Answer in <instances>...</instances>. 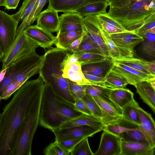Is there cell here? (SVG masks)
I'll use <instances>...</instances> for the list:
<instances>
[{
	"label": "cell",
	"instance_id": "cell-43",
	"mask_svg": "<svg viewBox=\"0 0 155 155\" xmlns=\"http://www.w3.org/2000/svg\"><path fill=\"white\" fill-rule=\"evenodd\" d=\"M43 153L45 155H68L58 142L56 140L46 147L43 151Z\"/></svg>",
	"mask_w": 155,
	"mask_h": 155
},
{
	"label": "cell",
	"instance_id": "cell-47",
	"mask_svg": "<svg viewBox=\"0 0 155 155\" xmlns=\"http://www.w3.org/2000/svg\"><path fill=\"white\" fill-rule=\"evenodd\" d=\"M155 27V13L147 18L144 24L136 32V33L142 36L145 35L151 28Z\"/></svg>",
	"mask_w": 155,
	"mask_h": 155
},
{
	"label": "cell",
	"instance_id": "cell-5",
	"mask_svg": "<svg viewBox=\"0 0 155 155\" xmlns=\"http://www.w3.org/2000/svg\"><path fill=\"white\" fill-rule=\"evenodd\" d=\"M155 1L138 0L124 8H110L107 13L126 29L155 13Z\"/></svg>",
	"mask_w": 155,
	"mask_h": 155
},
{
	"label": "cell",
	"instance_id": "cell-22",
	"mask_svg": "<svg viewBox=\"0 0 155 155\" xmlns=\"http://www.w3.org/2000/svg\"><path fill=\"white\" fill-rule=\"evenodd\" d=\"M84 125L103 129L104 127L101 118L93 115L81 113L79 116L64 122L61 124L59 128L62 129Z\"/></svg>",
	"mask_w": 155,
	"mask_h": 155
},
{
	"label": "cell",
	"instance_id": "cell-4",
	"mask_svg": "<svg viewBox=\"0 0 155 155\" xmlns=\"http://www.w3.org/2000/svg\"><path fill=\"white\" fill-rule=\"evenodd\" d=\"M45 84L39 90L25 115L19 130L12 155H31L33 138L39 124Z\"/></svg>",
	"mask_w": 155,
	"mask_h": 155
},
{
	"label": "cell",
	"instance_id": "cell-54",
	"mask_svg": "<svg viewBox=\"0 0 155 155\" xmlns=\"http://www.w3.org/2000/svg\"><path fill=\"white\" fill-rule=\"evenodd\" d=\"M7 68H6L3 69H2L0 71V83L3 80L5 73H6Z\"/></svg>",
	"mask_w": 155,
	"mask_h": 155
},
{
	"label": "cell",
	"instance_id": "cell-45",
	"mask_svg": "<svg viewBox=\"0 0 155 155\" xmlns=\"http://www.w3.org/2000/svg\"><path fill=\"white\" fill-rule=\"evenodd\" d=\"M25 82L15 81L8 85L1 96V100H6L18 90Z\"/></svg>",
	"mask_w": 155,
	"mask_h": 155
},
{
	"label": "cell",
	"instance_id": "cell-40",
	"mask_svg": "<svg viewBox=\"0 0 155 155\" xmlns=\"http://www.w3.org/2000/svg\"><path fill=\"white\" fill-rule=\"evenodd\" d=\"M88 137L80 141L71 152V155H94L90 147Z\"/></svg>",
	"mask_w": 155,
	"mask_h": 155
},
{
	"label": "cell",
	"instance_id": "cell-26",
	"mask_svg": "<svg viewBox=\"0 0 155 155\" xmlns=\"http://www.w3.org/2000/svg\"><path fill=\"white\" fill-rule=\"evenodd\" d=\"M135 87L137 93L143 102L148 105L155 113V90L147 81L139 83Z\"/></svg>",
	"mask_w": 155,
	"mask_h": 155
},
{
	"label": "cell",
	"instance_id": "cell-21",
	"mask_svg": "<svg viewBox=\"0 0 155 155\" xmlns=\"http://www.w3.org/2000/svg\"><path fill=\"white\" fill-rule=\"evenodd\" d=\"M105 0H48V8L58 12H71L87 4Z\"/></svg>",
	"mask_w": 155,
	"mask_h": 155
},
{
	"label": "cell",
	"instance_id": "cell-60",
	"mask_svg": "<svg viewBox=\"0 0 155 155\" xmlns=\"http://www.w3.org/2000/svg\"></svg>",
	"mask_w": 155,
	"mask_h": 155
},
{
	"label": "cell",
	"instance_id": "cell-11",
	"mask_svg": "<svg viewBox=\"0 0 155 155\" xmlns=\"http://www.w3.org/2000/svg\"><path fill=\"white\" fill-rule=\"evenodd\" d=\"M103 128L88 125L75 126L60 129L53 132L55 136V140L58 142L80 137H88L103 130Z\"/></svg>",
	"mask_w": 155,
	"mask_h": 155
},
{
	"label": "cell",
	"instance_id": "cell-58",
	"mask_svg": "<svg viewBox=\"0 0 155 155\" xmlns=\"http://www.w3.org/2000/svg\"><path fill=\"white\" fill-rule=\"evenodd\" d=\"M137 0H129V5H130V4L133 2L136 1H137Z\"/></svg>",
	"mask_w": 155,
	"mask_h": 155
},
{
	"label": "cell",
	"instance_id": "cell-25",
	"mask_svg": "<svg viewBox=\"0 0 155 155\" xmlns=\"http://www.w3.org/2000/svg\"><path fill=\"white\" fill-rule=\"evenodd\" d=\"M109 5L106 0H100L85 5L72 12L78 13L83 18L89 15H95L107 13Z\"/></svg>",
	"mask_w": 155,
	"mask_h": 155
},
{
	"label": "cell",
	"instance_id": "cell-52",
	"mask_svg": "<svg viewBox=\"0 0 155 155\" xmlns=\"http://www.w3.org/2000/svg\"><path fill=\"white\" fill-rule=\"evenodd\" d=\"M83 38V34L81 37L74 41L66 50L73 52L80 45Z\"/></svg>",
	"mask_w": 155,
	"mask_h": 155
},
{
	"label": "cell",
	"instance_id": "cell-32",
	"mask_svg": "<svg viewBox=\"0 0 155 155\" xmlns=\"http://www.w3.org/2000/svg\"><path fill=\"white\" fill-rule=\"evenodd\" d=\"M111 90L100 85H88L86 88L85 94L93 97H99L116 106L110 97V94Z\"/></svg>",
	"mask_w": 155,
	"mask_h": 155
},
{
	"label": "cell",
	"instance_id": "cell-15",
	"mask_svg": "<svg viewBox=\"0 0 155 155\" xmlns=\"http://www.w3.org/2000/svg\"><path fill=\"white\" fill-rule=\"evenodd\" d=\"M83 18L76 12H64L59 16V25L57 34L72 31L83 32Z\"/></svg>",
	"mask_w": 155,
	"mask_h": 155
},
{
	"label": "cell",
	"instance_id": "cell-39",
	"mask_svg": "<svg viewBox=\"0 0 155 155\" xmlns=\"http://www.w3.org/2000/svg\"><path fill=\"white\" fill-rule=\"evenodd\" d=\"M119 136L121 139L129 141L148 143L145 137L139 130H134L123 132Z\"/></svg>",
	"mask_w": 155,
	"mask_h": 155
},
{
	"label": "cell",
	"instance_id": "cell-53",
	"mask_svg": "<svg viewBox=\"0 0 155 155\" xmlns=\"http://www.w3.org/2000/svg\"><path fill=\"white\" fill-rule=\"evenodd\" d=\"M20 0H5V8L8 9H15Z\"/></svg>",
	"mask_w": 155,
	"mask_h": 155
},
{
	"label": "cell",
	"instance_id": "cell-19",
	"mask_svg": "<svg viewBox=\"0 0 155 155\" xmlns=\"http://www.w3.org/2000/svg\"><path fill=\"white\" fill-rule=\"evenodd\" d=\"M121 139L120 155H154V148L148 143Z\"/></svg>",
	"mask_w": 155,
	"mask_h": 155
},
{
	"label": "cell",
	"instance_id": "cell-24",
	"mask_svg": "<svg viewBox=\"0 0 155 155\" xmlns=\"http://www.w3.org/2000/svg\"><path fill=\"white\" fill-rule=\"evenodd\" d=\"M134 130H139V125L125 119L122 117L105 126L103 130L119 136L121 133Z\"/></svg>",
	"mask_w": 155,
	"mask_h": 155
},
{
	"label": "cell",
	"instance_id": "cell-13",
	"mask_svg": "<svg viewBox=\"0 0 155 155\" xmlns=\"http://www.w3.org/2000/svg\"><path fill=\"white\" fill-rule=\"evenodd\" d=\"M121 143L119 136L104 131L98 148L94 155H120Z\"/></svg>",
	"mask_w": 155,
	"mask_h": 155
},
{
	"label": "cell",
	"instance_id": "cell-23",
	"mask_svg": "<svg viewBox=\"0 0 155 155\" xmlns=\"http://www.w3.org/2000/svg\"><path fill=\"white\" fill-rule=\"evenodd\" d=\"M95 16L101 29L109 34L127 31L119 23L110 17L107 13Z\"/></svg>",
	"mask_w": 155,
	"mask_h": 155
},
{
	"label": "cell",
	"instance_id": "cell-20",
	"mask_svg": "<svg viewBox=\"0 0 155 155\" xmlns=\"http://www.w3.org/2000/svg\"><path fill=\"white\" fill-rule=\"evenodd\" d=\"M93 97L100 108L101 120L104 126L122 117L121 110L115 105L99 97Z\"/></svg>",
	"mask_w": 155,
	"mask_h": 155
},
{
	"label": "cell",
	"instance_id": "cell-18",
	"mask_svg": "<svg viewBox=\"0 0 155 155\" xmlns=\"http://www.w3.org/2000/svg\"><path fill=\"white\" fill-rule=\"evenodd\" d=\"M114 64V60L107 56L96 62L82 65V70L83 73L105 78Z\"/></svg>",
	"mask_w": 155,
	"mask_h": 155
},
{
	"label": "cell",
	"instance_id": "cell-34",
	"mask_svg": "<svg viewBox=\"0 0 155 155\" xmlns=\"http://www.w3.org/2000/svg\"><path fill=\"white\" fill-rule=\"evenodd\" d=\"M105 78L104 87L111 89L124 88L128 84L125 79L111 71Z\"/></svg>",
	"mask_w": 155,
	"mask_h": 155
},
{
	"label": "cell",
	"instance_id": "cell-42",
	"mask_svg": "<svg viewBox=\"0 0 155 155\" xmlns=\"http://www.w3.org/2000/svg\"><path fill=\"white\" fill-rule=\"evenodd\" d=\"M81 99L86 104L93 115L101 118L102 113L100 108L92 96L85 94Z\"/></svg>",
	"mask_w": 155,
	"mask_h": 155
},
{
	"label": "cell",
	"instance_id": "cell-48",
	"mask_svg": "<svg viewBox=\"0 0 155 155\" xmlns=\"http://www.w3.org/2000/svg\"><path fill=\"white\" fill-rule=\"evenodd\" d=\"M74 105L76 110L81 113L92 115L86 104L81 99L74 98Z\"/></svg>",
	"mask_w": 155,
	"mask_h": 155
},
{
	"label": "cell",
	"instance_id": "cell-46",
	"mask_svg": "<svg viewBox=\"0 0 155 155\" xmlns=\"http://www.w3.org/2000/svg\"><path fill=\"white\" fill-rule=\"evenodd\" d=\"M86 138L80 137L59 142L58 143L62 148L69 155L75 146L80 141Z\"/></svg>",
	"mask_w": 155,
	"mask_h": 155
},
{
	"label": "cell",
	"instance_id": "cell-31",
	"mask_svg": "<svg viewBox=\"0 0 155 155\" xmlns=\"http://www.w3.org/2000/svg\"><path fill=\"white\" fill-rule=\"evenodd\" d=\"M48 0H37L35 7L28 17L17 28L16 37L23 32L26 28L36 20L37 18Z\"/></svg>",
	"mask_w": 155,
	"mask_h": 155
},
{
	"label": "cell",
	"instance_id": "cell-16",
	"mask_svg": "<svg viewBox=\"0 0 155 155\" xmlns=\"http://www.w3.org/2000/svg\"><path fill=\"white\" fill-rule=\"evenodd\" d=\"M140 123V130L145 137L149 146L155 147V123L151 114L139 107L138 109Z\"/></svg>",
	"mask_w": 155,
	"mask_h": 155
},
{
	"label": "cell",
	"instance_id": "cell-38",
	"mask_svg": "<svg viewBox=\"0 0 155 155\" xmlns=\"http://www.w3.org/2000/svg\"><path fill=\"white\" fill-rule=\"evenodd\" d=\"M114 61L124 64L136 70L153 76L142 65L141 62V59L133 58H121Z\"/></svg>",
	"mask_w": 155,
	"mask_h": 155
},
{
	"label": "cell",
	"instance_id": "cell-6",
	"mask_svg": "<svg viewBox=\"0 0 155 155\" xmlns=\"http://www.w3.org/2000/svg\"><path fill=\"white\" fill-rule=\"evenodd\" d=\"M39 46L23 32L16 37L6 53L1 59L2 69L8 67L18 59L35 51Z\"/></svg>",
	"mask_w": 155,
	"mask_h": 155
},
{
	"label": "cell",
	"instance_id": "cell-2",
	"mask_svg": "<svg viewBox=\"0 0 155 155\" xmlns=\"http://www.w3.org/2000/svg\"><path fill=\"white\" fill-rule=\"evenodd\" d=\"M81 114L75 110L73 103L56 94L45 83L39 124L41 127L53 132L64 122Z\"/></svg>",
	"mask_w": 155,
	"mask_h": 155
},
{
	"label": "cell",
	"instance_id": "cell-57",
	"mask_svg": "<svg viewBox=\"0 0 155 155\" xmlns=\"http://www.w3.org/2000/svg\"><path fill=\"white\" fill-rule=\"evenodd\" d=\"M4 57V55L2 51L1 48L0 46V59L1 60Z\"/></svg>",
	"mask_w": 155,
	"mask_h": 155
},
{
	"label": "cell",
	"instance_id": "cell-36",
	"mask_svg": "<svg viewBox=\"0 0 155 155\" xmlns=\"http://www.w3.org/2000/svg\"><path fill=\"white\" fill-rule=\"evenodd\" d=\"M101 35L107 48L109 53V56L113 60L120 58L118 50L111 39L109 34L101 28L100 29Z\"/></svg>",
	"mask_w": 155,
	"mask_h": 155
},
{
	"label": "cell",
	"instance_id": "cell-41",
	"mask_svg": "<svg viewBox=\"0 0 155 155\" xmlns=\"http://www.w3.org/2000/svg\"><path fill=\"white\" fill-rule=\"evenodd\" d=\"M75 53L77 54L78 57V62L81 65L96 62L107 57L101 54L89 53Z\"/></svg>",
	"mask_w": 155,
	"mask_h": 155
},
{
	"label": "cell",
	"instance_id": "cell-8",
	"mask_svg": "<svg viewBox=\"0 0 155 155\" xmlns=\"http://www.w3.org/2000/svg\"><path fill=\"white\" fill-rule=\"evenodd\" d=\"M109 35L118 50L120 59L134 58V48L144 40L142 36L133 31H127Z\"/></svg>",
	"mask_w": 155,
	"mask_h": 155
},
{
	"label": "cell",
	"instance_id": "cell-51",
	"mask_svg": "<svg viewBox=\"0 0 155 155\" xmlns=\"http://www.w3.org/2000/svg\"><path fill=\"white\" fill-rule=\"evenodd\" d=\"M141 62L142 65L153 76H155V61L154 60L149 61L141 59Z\"/></svg>",
	"mask_w": 155,
	"mask_h": 155
},
{
	"label": "cell",
	"instance_id": "cell-55",
	"mask_svg": "<svg viewBox=\"0 0 155 155\" xmlns=\"http://www.w3.org/2000/svg\"><path fill=\"white\" fill-rule=\"evenodd\" d=\"M150 84L152 88L155 90V78H154L147 81Z\"/></svg>",
	"mask_w": 155,
	"mask_h": 155
},
{
	"label": "cell",
	"instance_id": "cell-12",
	"mask_svg": "<svg viewBox=\"0 0 155 155\" xmlns=\"http://www.w3.org/2000/svg\"><path fill=\"white\" fill-rule=\"evenodd\" d=\"M110 71L124 78L128 84L135 87L141 82L147 81L155 78V76L136 70L124 64L114 61L113 66Z\"/></svg>",
	"mask_w": 155,
	"mask_h": 155
},
{
	"label": "cell",
	"instance_id": "cell-35",
	"mask_svg": "<svg viewBox=\"0 0 155 155\" xmlns=\"http://www.w3.org/2000/svg\"><path fill=\"white\" fill-rule=\"evenodd\" d=\"M142 36L144 38L141 48L142 53L148 57L154 58L155 34L148 32Z\"/></svg>",
	"mask_w": 155,
	"mask_h": 155
},
{
	"label": "cell",
	"instance_id": "cell-37",
	"mask_svg": "<svg viewBox=\"0 0 155 155\" xmlns=\"http://www.w3.org/2000/svg\"><path fill=\"white\" fill-rule=\"evenodd\" d=\"M83 39L81 43L73 52L103 54L100 48L87 38L83 33Z\"/></svg>",
	"mask_w": 155,
	"mask_h": 155
},
{
	"label": "cell",
	"instance_id": "cell-17",
	"mask_svg": "<svg viewBox=\"0 0 155 155\" xmlns=\"http://www.w3.org/2000/svg\"><path fill=\"white\" fill-rule=\"evenodd\" d=\"M36 25L51 33L57 32L60 23L58 12L54 9L48 8L41 12L37 19Z\"/></svg>",
	"mask_w": 155,
	"mask_h": 155
},
{
	"label": "cell",
	"instance_id": "cell-30",
	"mask_svg": "<svg viewBox=\"0 0 155 155\" xmlns=\"http://www.w3.org/2000/svg\"><path fill=\"white\" fill-rule=\"evenodd\" d=\"M140 107L134 99L121 109L122 117L125 119L138 125L140 123L138 109Z\"/></svg>",
	"mask_w": 155,
	"mask_h": 155
},
{
	"label": "cell",
	"instance_id": "cell-27",
	"mask_svg": "<svg viewBox=\"0 0 155 155\" xmlns=\"http://www.w3.org/2000/svg\"><path fill=\"white\" fill-rule=\"evenodd\" d=\"M63 77L80 85H93L84 77L81 65L78 62L71 65L63 71Z\"/></svg>",
	"mask_w": 155,
	"mask_h": 155
},
{
	"label": "cell",
	"instance_id": "cell-14",
	"mask_svg": "<svg viewBox=\"0 0 155 155\" xmlns=\"http://www.w3.org/2000/svg\"><path fill=\"white\" fill-rule=\"evenodd\" d=\"M23 32L39 46L44 49L50 48L56 42V36L36 25L27 26Z\"/></svg>",
	"mask_w": 155,
	"mask_h": 155
},
{
	"label": "cell",
	"instance_id": "cell-50",
	"mask_svg": "<svg viewBox=\"0 0 155 155\" xmlns=\"http://www.w3.org/2000/svg\"><path fill=\"white\" fill-rule=\"evenodd\" d=\"M109 4L110 8H123L129 4V0H106Z\"/></svg>",
	"mask_w": 155,
	"mask_h": 155
},
{
	"label": "cell",
	"instance_id": "cell-7",
	"mask_svg": "<svg viewBox=\"0 0 155 155\" xmlns=\"http://www.w3.org/2000/svg\"><path fill=\"white\" fill-rule=\"evenodd\" d=\"M44 57V54L40 55L35 51L18 59L8 66L5 77L0 83V96L8 85L16 81L19 75Z\"/></svg>",
	"mask_w": 155,
	"mask_h": 155
},
{
	"label": "cell",
	"instance_id": "cell-1",
	"mask_svg": "<svg viewBox=\"0 0 155 155\" xmlns=\"http://www.w3.org/2000/svg\"><path fill=\"white\" fill-rule=\"evenodd\" d=\"M45 83L39 75L26 81L14 93L0 114V155H12L23 119Z\"/></svg>",
	"mask_w": 155,
	"mask_h": 155
},
{
	"label": "cell",
	"instance_id": "cell-28",
	"mask_svg": "<svg viewBox=\"0 0 155 155\" xmlns=\"http://www.w3.org/2000/svg\"><path fill=\"white\" fill-rule=\"evenodd\" d=\"M134 94L128 89L122 88L112 89L110 97L114 104L121 109L125 105L133 100Z\"/></svg>",
	"mask_w": 155,
	"mask_h": 155
},
{
	"label": "cell",
	"instance_id": "cell-29",
	"mask_svg": "<svg viewBox=\"0 0 155 155\" xmlns=\"http://www.w3.org/2000/svg\"><path fill=\"white\" fill-rule=\"evenodd\" d=\"M82 31H72L57 34L55 45L56 48L66 49L75 40L81 37Z\"/></svg>",
	"mask_w": 155,
	"mask_h": 155
},
{
	"label": "cell",
	"instance_id": "cell-9",
	"mask_svg": "<svg viewBox=\"0 0 155 155\" xmlns=\"http://www.w3.org/2000/svg\"><path fill=\"white\" fill-rule=\"evenodd\" d=\"M18 24L11 15L0 10V46L4 56L16 38Z\"/></svg>",
	"mask_w": 155,
	"mask_h": 155
},
{
	"label": "cell",
	"instance_id": "cell-44",
	"mask_svg": "<svg viewBox=\"0 0 155 155\" xmlns=\"http://www.w3.org/2000/svg\"><path fill=\"white\" fill-rule=\"evenodd\" d=\"M71 92L74 98L81 99L85 94V90L87 85H80L68 79Z\"/></svg>",
	"mask_w": 155,
	"mask_h": 155
},
{
	"label": "cell",
	"instance_id": "cell-10",
	"mask_svg": "<svg viewBox=\"0 0 155 155\" xmlns=\"http://www.w3.org/2000/svg\"><path fill=\"white\" fill-rule=\"evenodd\" d=\"M83 22L84 35L100 48L104 55L109 56L108 50L101 35V27L96 16L89 15L83 17Z\"/></svg>",
	"mask_w": 155,
	"mask_h": 155
},
{
	"label": "cell",
	"instance_id": "cell-49",
	"mask_svg": "<svg viewBox=\"0 0 155 155\" xmlns=\"http://www.w3.org/2000/svg\"><path fill=\"white\" fill-rule=\"evenodd\" d=\"M85 78L93 85L104 86L105 78L97 76L83 73Z\"/></svg>",
	"mask_w": 155,
	"mask_h": 155
},
{
	"label": "cell",
	"instance_id": "cell-3",
	"mask_svg": "<svg viewBox=\"0 0 155 155\" xmlns=\"http://www.w3.org/2000/svg\"><path fill=\"white\" fill-rule=\"evenodd\" d=\"M69 51L51 48L46 52L39 74L45 83L58 95L73 104L74 98L69 88L68 79L63 74L64 59Z\"/></svg>",
	"mask_w": 155,
	"mask_h": 155
},
{
	"label": "cell",
	"instance_id": "cell-33",
	"mask_svg": "<svg viewBox=\"0 0 155 155\" xmlns=\"http://www.w3.org/2000/svg\"><path fill=\"white\" fill-rule=\"evenodd\" d=\"M37 0H24L19 11L11 16L18 23L25 20L34 9Z\"/></svg>",
	"mask_w": 155,
	"mask_h": 155
},
{
	"label": "cell",
	"instance_id": "cell-56",
	"mask_svg": "<svg viewBox=\"0 0 155 155\" xmlns=\"http://www.w3.org/2000/svg\"><path fill=\"white\" fill-rule=\"evenodd\" d=\"M5 0H0V6H4L5 7Z\"/></svg>",
	"mask_w": 155,
	"mask_h": 155
},
{
	"label": "cell",
	"instance_id": "cell-59",
	"mask_svg": "<svg viewBox=\"0 0 155 155\" xmlns=\"http://www.w3.org/2000/svg\"><path fill=\"white\" fill-rule=\"evenodd\" d=\"M0 97H1V96H0V101H1V99Z\"/></svg>",
	"mask_w": 155,
	"mask_h": 155
}]
</instances>
